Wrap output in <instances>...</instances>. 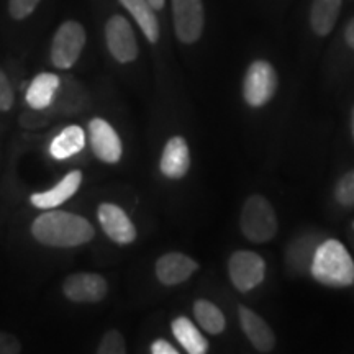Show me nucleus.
I'll return each instance as SVG.
<instances>
[{
  "label": "nucleus",
  "mask_w": 354,
  "mask_h": 354,
  "mask_svg": "<svg viewBox=\"0 0 354 354\" xmlns=\"http://www.w3.org/2000/svg\"><path fill=\"white\" fill-rule=\"evenodd\" d=\"M32 234L44 246L74 248L91 241L95 232L84 216L51 209L35 218Z\"/></svg>",
  "instance_id": "1"
},
{
  "label": "nucleus",
  "mask_w": 354,
  "mask_h": 354,
  "mask_svg": "<svg viewBox=\"0 0 354 354\" xmlns=\"http://www.w3.org/2000/svg\"><path fill=\"white\" fill-rule=\"evenodd\" d=\"M312 276L323 286L348 287L354 282V261L343 243L326 240L312 259Z\"/></svg>",
  "instance_id": "2"
},
{
  "label": "nucleus",
  "mask_w": 354,
  "mask_h": 354,
  "mask_svg": "<svg viewBox=\"0 0 354 354\" xmlns=\"http://www.w3.org/2000/svg\"><path fill=\"white\" fill-rule=\"evenodd\" d=\"M240 227L250 241H271L277 233V218L271 202L258 194L248 197L241 210Z\"/></svg>",
  "instance_id": "3"
},
{
  "label": "nucleus",
  "mask_w": 354,
  "mask_h": 354,
  "mask_svg": "<svg viewBox=\"0 0 354 354\" xmlns=\"http://www.w3.org/2000/svg\"><path fill=\"white\" fill-rule=\"evenodd\" d=\"M86 44V30L79 21H64L51 43V63L57 69H71Z\"/></svg>",
  "instance_id": "4"
},
{
  "label": "nucleus",
  "mask_w": 354,
  "mask_h": 354,
  "mask_svg": "<svg viewBox=\"0 0 354 354\" xmlns=\"http://www.w3.org/2000/svg\"><path fill=\"white\" fill-rule=\"evenodd\" d=\"M277 91V73L268 61H254L243 81V97L250 107H263Z\"/></svg>",
  "instance_id": "5"
},
{
  "label": "nucleus",
  "mask_w": 354,
  "mask_h": 354,
  "mask_svg": "<svg viewBox=\"0 0 354 354\" xmlns=\"http://www.w3.org/2000/svg\"><path fill=\"white\" fill-rule=\"evenodd\" d=\"M228 274L238 290L250 292L264 281L266 263L253 251H236L228 261Z\"/></svg>",
  "instance_id": "6"
},
{
  "label": "nucleus",
  "mask_w": 354,
  "mask_h": 354,
  "mask_svg": "<svg viewBox=\"0 0 354 354\" xmlns=\"http://www.w3.org/2000/svg\"><path fill=\"white\" fill-rule=\"evenodd\" d=\"M172 17L179 41L192 44L202 37L205 24L202 0H172Z\"/></svg>",
  "instance_id": "7"
},
{
  "label": "nucleus",
  "mask_w": 354,
  "mask_h": 354,
  "mask_svg": "<svg viewBox=\"0 0 354 354\" xmlns=\"http://www.w3.org/2000/svg\"><path fill=\"white\" fill-rule=\"evenodd\" d=\"M105 39L110 55L118 63H131L138 56V43H136L135 32H133L130 21L122 15L110 17L105 25Z\"/></svg>",
  "instance_id": "8"
},
{
  "label": "nucleus",
  "mask_w": 354,
  "mask_h": 354,
  "mask_svg": "<svg viewBox=\"0 0 354 354\" xmlns=\"http://www.w3.org/2000/svg\"><path fill=\"white\" fill-rule=\"evenodd\" d=\"M64 297L76 304H97L105 299L109 292L107 281L99 274H71L63 284Z\"/></svg>",
  "instance_id": "9"
},
{
  "label": "nucleus",
  "mask_w": 354,
  "mask_h": 354,
  "mask_svg": "<svg viewBox=\"0 0 354 354\" xmlns=\"http://www.w3.org/2000/svg\"><path fill=\"white\" fill-rule=\"evenodd\" d=\"M88 138H91L92 151L100 161L115 165L122 158V141L117 131L109 122L102 118H92L88 123Z\"/></svg>",
  "instance_id": "10"
},
{
  "label": "nucleus",
  "mask_w": 354,
  "mask_h": 354,
  "mask_svg": "<svg viewBox=\"0 0 354 354\" xmlns=\"http://www.w3.org/2000/svg\"><path fill=\"white\" fill-rule=\"evenodd\" d=\"M97 216L104 233L117 245H130L136 240V228L130 216L115 203H100Z\"/></svg>",
  "instance_id": "11"
},
{
  "label": "nucleus",
  "mask_w": 354,
  "mask_h": 354,
  "mask_svg": "<svg viewBox=\"0 0 354 354\" xmlns=\"http://www.w3.org/2000/svg\"><path fill=\"white\" fill-rule=\"evenodd\" d=\"M198 269L197 261L184 253L162 254L156 263V277L165 286L183 284Z\"/></svg>",
  "instance_id": "12"
},
{
  "label": "nucleus",
  "mask_w": 354,
  "mask_h": 354,
  "mask_svg": "<svg viewBox=\"0 0 354 354\" xmlns=\"http://www.w3.org/2000/svg\"><path fill=\"white\" fill-rule=\"evenodd\" d=\"M81 183H82V172L77 169L71 171L69 174H66L53 189L44 190V192L33 194V196L30 197V203L41 210L56 209V207H59L61 203L69 201V198L77 192L79 187H81Z\"/></svg>",
  "instance_id": "13"
},
{
  "label": "nucleus",
  "mask_w": 354,
  "mask_h": 354,
  "mask_svg": "<svg viewBox=\"0 0 354 354\" xmlns=\"http://www.w3.org/2000/svg\"><path fill=\"white\" fill-rule=\"evenodd\" d=\"M240 323L245 331L246 338L259 353H271L276 346V336H274L271 326L261 318L258 313L251 308L240 307Z\"/></svg>",
  "instance_id": "14"
},
{
  "label": "nucleus",
  "mask_w": 354,
  "mask_h": 354,
  "mask_svg": "<svg viewBox=\"0 0 354 354\" xmlns=\"http://www.w3.org/2000/svg\"><path fill=\"white\" fill-rule=\"evenodd\" d=\"M190 167L187 141L183 136H172L162 149L159 169L169 179H183Z\"/></svg>",
  "instance_id": "15"
},
{
  "label": "nucleus",
  "mask_w": 354,
  "mask_h": 354,
  "mask_svg": "<svg viewBox=\"0 0 354 354\" xmlns=\"http://www.w3.org/2000/svg\"><path fill=\"white\" fill-rule=\"evenodd\" d=\"M61 79L56 74L41 73L33 79L26 91V102L33 110H46L55 102L56 92L59 88Z\"/></svg>",
  "instance_id": "16"
},
{
  "label": "nucleus",
  "mask_w": 354,
  "mask_h": 354,
  "mask_svg": "<svg viewBox=\"0 0 354 354\" xmlns=\"http://www.w3.org/2000/svg\"><path fill=\"white\" fill-rule=\"evenodd\" d=\"M343 0H313L310 8V25L318 37L333 32Z\"/></svg>",
  "instance_id": "17"
},
{
  "label": "nucleus",
  "mask_w": 354,
  "mask_h": 354,
  "mask_svg": "<svg viewBox=\"0 0 354 354\" xmlns=\"http://www.w3.org/2000/svg\"><path fill=\"white\" fill-rule=\"evenodd\" d=\"M172 335L179 342L180 346L189 354H205L209 351V343L197 326L187 317H177L171 325Z\"/></svg>",
  "instance_id": "18"
},
{
  "label": "nucleus",
  "mask_w": 354,
  "mask_h": 354,
  "mask_svg": "<svg viewBox=\"0 0 354 354\" xmlns=\"http://www.w3.org/2000/svg\"><path fill=\"white\" fill-rule=\"evenodd\" d=\"M120 3L131 13L136 24L148 38L149 43H158L159 39V21L154 8L148 0H120Z\"/></svg>",
  "instance_id": "19"
},
{
  "label": "nucleus",
  "mask_w": 354,
  "mask_h": 354,
  "mask_svg": "<svg viewBox=\"0 0 354 354\" xmlns=\"http://www.w3.org/2000/svg\"><path fill=\"white\" fill-rule=\"evenodd\" d=\"M86 146V135L84 130L77 125H71L64 128L50 145V153L51 156L57 159V161H63L74 154L81 153Z\"/></svg>",
  "instance_id": "20"
},
{
  "label": "nucleus",
  "mask_w": 354,
  "mask_h": 354,
  "mask_svg": "<svg viewBox=\"0 0 354 354\" xmlns=\"http://www.w3.org/2000/svg\"><path fill=\"white\" fill-rule=\"evenodd\" d=\"M194 315H196L198 325L210 335H220L227 328V320H225L223 312L215 304L205 299L196 300V304H194Z\"/></svg>",
  "instance_id": "21"
},
{
  "label": "nucleus",
  "mask_w": 354,
  "mask_h": 354,
  "mask_svg": "<svg viewBox=\"0 0 354 354\" xmlns=\"http://www.w3.org/2000/svg\"><path fill=\"white\" fill-rule=\"evenodd\" d=\"M335 198L342 205H354V169L339 177L335 185Z\"/></svg>",
  "instance_id": "22"
},
{
  "label": "nucleus",
  "mask_w": 354,
  "mask_h": 354,
  "mask_svg": "<svg viewBox=\"0 0 354 354\" xmlns=\"http://www.w3.org/2000/svg\"><path fill=\"white\" fill-rule=\"evenodd\" d=\"M99 354H123L127 353V343L125 338L120 331L110 330L104 335V338L100 339L99 348H97Z\"/></svg>",
  "instance_id": "23"
},
{
  "label": "nucleus",
  "mask_w": 354,
  "mask_h": 354,
  "mask_svg": "<svg viewBox=\"0 0 354 354\" xmlns=\"http://www.w3.org/2000/svg\"><path fill=\"white\" fill-rule=\"evenodd\" d=\"M38 3L39 0H8V13L12 15V19L24 20L32 15Z\"/></svg>",
  "instance_id": "24"
},
{
  "label": "nucleus",
  "mask_w": 354,
  "mask_h": 354,
  "mask_svg": "<svg viewBox=\"0 0 354 354\" xmlns=\"http://www.w3.org/2000/svg\"><path fill=\"white\" fill-rule=\"evenodd\" d=\"M13 105V88L10 81L6 76L2 69H0V112H7Z\"/></svg>",
  "instance_id": "25"
},
{
  "label": "nucleus",
  "mask_w": 354,
  "mask_h": 354,
  "mask_svg": "<svg viewBox=\"0 0 354 354\" xmlns=\"http://www.w3.org/2000/svg\"><path fill=\"white\" fill-rule=\"evenodd\" d=\"M21 344L15 336L6 331H0V354H19Z\"/></svg>",
  "instance_id": "26"
},
{
  "label": "nucleus",
  "mask_w": 354,
  "mask_h": 354,
  "mask_svg": "<svg viewBox=\"0 0 354 354\" xmlns=\"http://www.w3.org/2000/svg\"><path fill=\"white\" fill-rule=\"evenodd\" d=\"M151 353L153 354H177V349L172 346L166 339H156L151 344Z\"/></svg>",
  "instance_id": "27"
},
{
  "label": "nucleus",
  "mask_w": 354,
  "mask_h": 354,
  "mask_svg": "<svg viewBox=\"0 0 354 354\" xmlns=\"http://www.w3.org/2000/svg\"><path fill=\"white\" fill-rule=\"evenodd\" d=\"M344 39H346L348 46L354 50V17L348 21L346 28H344Z\"/></svg>",
  "instance_id": "28"
},
{
  "label": "nucleus",
  "mask_w": 354,
  "mask_h": 354,
  "mask_svg": "<svg viewBox=\"0 0 354 354\" xmlns=\"http://www.w3.org/2000/svg\"><path fill=\"white\" fill-rule=\"evenodd\" d=\"M149 3H151V7L154 8V10H161L162 7H165L166 0H148Z\"/></svg>",
  "instance_id": "29"
},
{
  "label": "nucleus",
  "mask_w": 354,
  "mask_h": 354,
  "mask_svg": "<svg viewBox=\"0 0 354 354\" xmlns=\"http://www.w3.org/2000/svg\"><path fill=\"white\" fill-rule=\"evenodd\" d=\"M351 133H353V138H354V109H353V113H351Z\"/></svg>",
  "instance_id": "30"
}]
</instances>
